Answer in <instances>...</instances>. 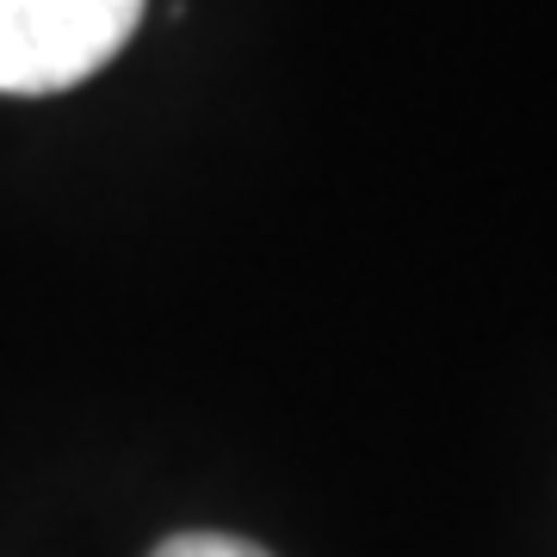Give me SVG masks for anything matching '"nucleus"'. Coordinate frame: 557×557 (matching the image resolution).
<instances>
[{"mask_svg":"<svg viewBox=\"0 0 557 557\" xmlns=\"http://www.w3.org/2000/svg\"><path fill=\"white\" fill-rule=\"evenodd\" d=\"M149 557H273V552H260L255 539H230V533H174Z\"/></svg>","mask_w":557,"mask_h":557,"instance_id":"nucleus-2","label":"nucleus"},{"mask_svg":"<svg viewBox=\"0 0 557 557\" xmlns=\"http://www.w3.org/2000/svg\"><path fill=\"white\" fill-rule=\"evenodd\" d=\"M149 0H0V94H62L100 75Z\"/></svg>","mask_w":557,"mask_h":557,"instance_id":"nucleus-1","label":"nucleus"}]
</instances>
